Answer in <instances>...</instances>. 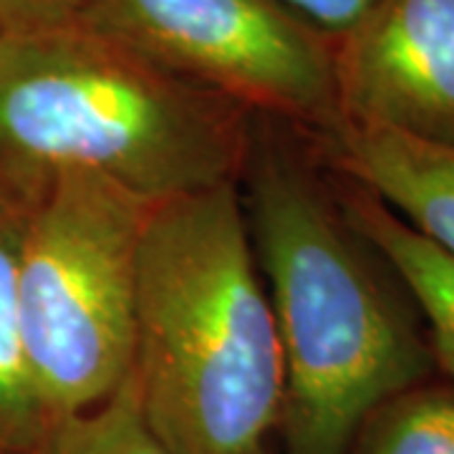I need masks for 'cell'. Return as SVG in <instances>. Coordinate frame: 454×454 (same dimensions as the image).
Here are the masks:
<instances>
[{"label":"cell","instance_id":"cell-1","mask_svg":"<svg viewBox=\"0 0 454 454\" xmlns=\"http://www.w3.org/2000/svg\"><path fill=\"white\" fill-rule=\"evenodd\" d=\"M247 112L82 18L0 33V200L23 215L66 175L149 202L235 182Z\"/></svg>","mask_w":454,"mask_h":454},{"label":"cell","instance_id":"cell-2","mask_svg":"<svg viewBox=\"0 0 454 454\" xmlns=\"http://www.w3.org/2000/svg\"><path fill=\"white\" fill-rule=\"evenodd\" d=\"M131 376L169 454L262 452L280 417L283 358L235 182L152 205Z\"/></svg>","mask_w":454,"mask_h":454},{"label":"cell","instance_id":"cell-3","mask_svg":"<svg viewBox=\"0 0 454 454\" xmlns=\"http://www.w3.org/2000/svg\"><path fill=\"white\" fill-rule=\"evenodd\" d=\"M250 164L245 212L276 316L286 452L346 454L373 409L437 361L339 200L291 157L262 149Z\"/></svg>","mask_w":454,"mask_h":454},{"label":"cell","instance_id":"cell-4","mask_svg":"<svg viewBox=\"0 0 454 454\" xmlns=\"http://www.w3.org/2000/svg\"><path fill=\"white\" fill-rule=\"evenodd\" d=\"M152 205L106 179L66 175L23 217L20 331L51 424L106 402L134 369L139 247Z\"/></svg>","mask_w":454,"mask_h":454},{"label":"cell","instance_id":"cell-5","mask_svg":"<svg viewBox=\"0 0 454 454\" xmlns=\"http://www.w3.org/2000/svg\"><path fill=\"white\" fill-rule=\"evenodd\" d=\"M79 18L245 112L321 134L340 119L336 38L280 0H83Z\"/></svg>","mask_w":454,"mask_h":454},{"label":"cell","instance_id":"cell-6","mask_svg":"<svg viewBox=\"0 0 454 454\" xmlns=\"http://www.w3.org/2000/svg\"><path fill=\"white\" fill-rule=\"evenodd\" d=\"M340 119L454 146V0H373L336 38Z\"/></svg>","mask_w":454,"mask_h":454},{"label":"cell","instance_id":"cell-7","mask_svg":"<svg viewBox=\"0 0 454 454\" xmlns=\"http://www.w3.org/2000/svg\"><path fill=\"white\" fill-rule=\"evenodd\" d=\"M333 164L454 260V146L339 119L324 131Z\"/></svg>","mask_w":454,"mask_h":454},{"label":"cell","instance_id":"cell-8","mask_svg":"<svg viewBox=\"0 0 454 454\" xmlns=\"http://www.w3.org/2000/svg\"><path fill=\"white\" fill-rule=\"evenodd\" d=\"M339 200L348 225L389 265L422 310L437 372L454 376V260L356 184Z\"/></svg>","mask_w":454,"mask_h":454},{"label":"cell","instance_id":"cell-9","mask_svg":"<svg viewBox=\"0 0 454 454\" xmlns=\"http://www.w3.org/2000/svg\"><path fill=\"white\" fill-rule=\"evenodd\" d=\"M23 217L0 200V454H33L51 427L20 331L16 273Z\"/></svg>","mask_w":454,"mask_h":454},{"label":"cell","instance_id":"cell-10","mask_svg":"<svg viewBox=\"0 0 454 454\" xmlns=\"http://www.w3.org/2000/svg\"><path fill=\"white\" fill-rule=\"evenodd\" d=\"M346 454H454V376H429L389 396Z\"/></svg>","mask_w":454,"mask_h":454},{"label":"cell","instance_id":"cell-11","mask_svg":"<svg viewBox=\"0 0 454 454\" xmlns=\"http://www.w3.org/2000/svg\"><path fill=\"white\" fill-rule=\"evenodd\" d=\"M33 454H169L149 429L134 376L106 402L89 411L56 419Z\"/></svg>","mask_w":454,"mask_h":454},{"label":"cell","instance_id":"cell-12","mask_svg":"<svg viewBox=\"0 0 454 454\" xmlns=\"http://www.w3.org/2000/svg\"><path fill=\"white\" fill-rule=\"evenodd\" d=\"M83 0H0L3 33L53 28L79 20Z\"/></svg>","mask_w":454,"mask_h":454},{"label":"cell","instance_id":"cell-13","mask_svg":"<svg viewBox=\"0 0 454 454\" xmlns=\"http://www.w3.org/2000/svg\"><path fill=\"white\" fill-rule=\"evenodd\" d=\"M295 16L309 20L318 31L339 38L373 5V0H280Z\"/></svg>","mask_w":454,"mask_h":454},{"label":"cell","instance_id":"cell-14","mask_svg":"<svg viewBox=\"0 0 454 454\" xmlns=\"http://www.w3.org/2000/svg\"><path fill=\"white\" fill-rule=\"evenodd\" d=\"M0 33H3V28H0Z\"/></svg>","mask_w":454,"mask_h":454},{"label":"cell","instance_id":"cell-15","mask_svg":"<svg viewBox=\"0 0 454 454\" xmlns=\"http://www.w3.org/2000/svg\"><path fill=\"white\" fill-rule=\"evenodd\" d=\"M260 454H265V452H260Z\"/></svg>","mask_w":454,"mask_h":454}]
</instances>
